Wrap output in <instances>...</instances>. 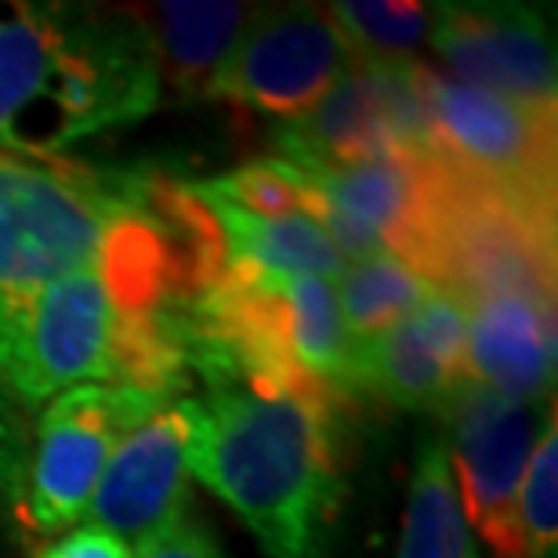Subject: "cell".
<instances>
[{
	"instance_id": "1",
	"label": "cell",
	"mask_w": 558,
	"mask_h": 558,
	"mask_svg": "<svg viewBox=\"0 0 558 558\" xmlns=\"http://www.w3.org/2000/svg\"><path fill=\"white\" fill-rule=\"evenodd\" d=\"M341 407L236 377L189 399L185 468L236 511L265 558H327L341 505Z\"/></svg>"
},
{
	"instance_id": "2",
	"label": "cell",
	"mask_w": 558,
	"mask_h": 558,
	"mask_svg": "<svg viewBox=\"0 0 558 558\" xmlns=\"http://www.w3.org/2000/svg\"><path fill=\"white\" fill-rule=\"evenodd\" d=\"M163 73L138 15L22 4L0 15V149L59 160L160 106Z\"/></svg>"
},
{
	"instance_id": "3",
	"label": "cell",
	"mask_w": 558,
	"mask_h": 558,
	"mask_svg": "<svg viewBox=\"0 0 558 558\" xmlns=\"http://www.w3.org/2000/svg\"><path fill=\"white\" fill-rule=\"evenodd\" d=\"M0 385L22 410L76 385H131L171 399L189 385L185 312H138L106 265L0 290Z\"/></svg>"
},
{
	"instance_id": "4",
	"label": "cell",
	"mask_w": 558,
	"mask_h": 558,
	"mask_svg": "<svg viewBox=\"0 0 558 558\" xmlns=\"http://www.w3.org/2000/svg\"><path fill=\"white\" fill-rule=\"evenodd\" d=\"M163 178L0 153V290L109 265L160 218Z\"/></svg>"
},
{
	"instance_id": "5",
	"label": "cell",
	"mask_w": 558,
	"mask_h": 558,
	"mask_svg": "<svg viewBox=\"0 0 558 558\" xmlns=\"http://www.w3.org/2000/svg\"><path fill=\"white\" fill-rule=\"evenodd\" d=\"M439 163L414 272L464 305L497 294L555 298V204Z\"/></svg>"
},
{
	"instance_id": "6",
	"label": "cell",
	"mask_w": 558,
	"mask_h": 558,
	"mask_svg": "<svg viewBox=\"0 0 558 558\" xmlns=\"http://www.w3.org/2000/svg\"><path fill=\"white\" fill-rule=\"evenodd\" d=\"M163 407V396L131 385H76L54 396L29 435V461L15 511L19 526L54 537L84 519L117 442Z\"/></svg>"
},
{
	"instance_id": "7",
	"label": "cell",
	"mask_w": 558,
	"mask_h": 558,
	"mask_svg": "<svg viewBox=\"0 0 558 558\" xmlns=\"http://www.w3.org/2000/svg\"><path fill=\"white\" fill-rule=\"evenodd\" d=\"M279 160L349 167L385 153H432L421 62H355L308 113L276 131Z\"/></svg>"
},
{
	"instance_id": "8",
	"label": "cell",
	"mask_w": 558,
	"mask_h": 558,
	"mask_svg": "<svg viewBox=\"0 0 558 558\" xmlns=\"http://www.w3.org/2000/svg\"><path fill=\"white\" fill-rule=\"evenodd\" d=\"M439 414L450 424L446 453L457 468L461 511L497 558H515V500L530 457L555 417L548 403H519L486 392L472 381H457Z\"/></svg>"
},
{
	"instance_id": "9",
	"label": "cell",
	"mask_w": 558,
	"mask_h": 558,
	"mask_svg": "<svg viewBox=\"0 0 558 558\" xmlns=\"http://www.w3.org/2000/svg\"><path fill=\"white\" fill-rule=\"evenodd\" d=\"M432 153L508 193L555 204V113L421 65Z\"/></svg>"
},
{
	"instance_id": "10",
	"label": "cell",
	"mask_w": 558,
	"mask_h": 558,
	"mask_svg": "<svg viewBox=\"0 0 558 558\" xmlns=\"http://www.w3.org/2000/svg\"><path fill=\"white\" fill-rule=\"evenodd\" d=\"M355 65V54L319 8L254 11L207 95L294 120L308 113Z\"/></svg>"
},
{
	"instance_id": "11",
	"label": "cell",
	"mask_w": 558,
	"mask_h": 558,
	"mask_svg": "<svg viewBox=\"0 0 558 558\" xmlns=\"http://www.w3.org/2000/svg\"><path fill=\"white\" fill-rule=\"evenodd\" d=\"M432 11V48L453 81L555 113V44L537 8L439 4Z\"/></svg>"
},
{
	"instance_id": "12",
	"label": "cell",
	"mask_w": 558,
	"mask_h": 558,
	"mask_svg": "<svg viewBox=\"0 0 558 558\" xmlns=\"http://www.w3.org/2000/svg\"><path fill=\"white\" fill-rule=\"evenodd\" d=\"M189 399L163 407L109 453L87 500V526L124 541L131 551L185 515L189 500Z\"/></svg>"
},
{
	"instance_id": "13",
	"label": "cell",
	"mask_w": 558,
	"mask_h": 558,
	"mask_svg": "<svg viewBox=\"0 0 558 558\" xmlns=\"http://www.w3.org/2000/svg\"><path fill=\"white\" fill-rule=\"evenodd\" d=\"M464 352L468 305L435 294L396 327L352 341L349 392H371L403 410H442L464 377Z\"/></svg>"
},
{
	"instance_id": "14",
	"label": "cell",
	"mask_w": 558,
	"mask_h": 558,
	"mask_svg": "<svg viewBox=\"0 0 558 558\" xmlns=\"http://www.w3.org/2000/svg\"><path fill=\"white\" fill-rule=\"evenodd\" d=\"M298 171L319 189L327 204L374 232L392 258L414 269L435 204V178H439L435 153H385L349 167H298Z\"/></svg>"
},
{
	"instance_id": "15",
	"label": "cell",
	"mask_w": 558,
	"mask_h": 558,
	"mask_svg": "<svg viewBox=\"0 0 558 558\" xmlns=\"http://www.w3.org/2000/svg\"><path fill=\"white\" fill-rule=\"evenodd\" d=\"M464 381L519 403H544L555 385V298L497 294L468 308Z\"/></svg>"
},
{
	"instance_id": "16",
	"label": "cell",
	"mask_w": 558,
	"mask_h": 558,
	"mask_svg": "<svg viewBox=\"0 0 558 558\" xmlns=\"http://www.w3.org/2000/svg\"><path fill=\"white\" fill-rule=\"evenodd\" d=\"M196 193L221 232L229 265H243V269L265 276L327 279V283L341 279L349 269L341 254L333 251L330 236L312 218H258L226 204V199L207 196L199 185Z\"/></svg>"
},
{
	"instance_id": "17",
	"label": "cell",
	"mask_w": 558,
	"mask_h": 558,
	"mask_svg": "<svg viewBox=\"0 0 558 558\" xmlns=\"http://www.w3.org/2000/svg\"><path fill=\"white\" fill-rule=\"evenodd\" d=\"M142 22L153 37L160 73H171V81L189 95H207L210 76L247 29L251 8L171 0V4H156L153 15Z\"/></svg>"
},
{
	"instance_id": "18",
	"label": "cell",
	"mask_w": 558,
	"mask_h": 558,
	"mask_svg": "<svg viewBox=\"0 0 558 558\" xmlns=\"http://www.w3.org/2000/svg\"><path fill=\"white\" fill-rule=\"evenodd\" d=\"M396 558H483L475 533L461 511L442 435H424L417 442L403 537H399Z\"/></svg>"
},
{
	"instance_id": "19",
	"label": "cell",
	"mask_w": 558,
	"mask_h": 558,
	"mask_svg": "<svg viewBox=\"0 0 558 558\" xmlns=\"http://www.w3.org/2000/svg\"><path fill=\"white\" fill-rule=\"evenodd\" d=\"M338 283L341 287L333 290H338L341 319L352 341L374 338V333L396 327L407 316H414L424 301L442 294V290H435L428 279L417 276L407 262L392 258V254L349 265Z\"/></svg>"
},
{
	"instance_id": "20",
	"label": "cell",
	"mask_w": 558,
	"mask_h": 558,
	"mask_svg": "<svg viewBox=\"0 0 558 558\" xmlns=\"http://www.w3.org/2000/svg\"><path fill=\"white\" fill-rule=\"evenodd\" d=\"M435 11L410 0H344L330 8V22L349 44L355 62H414L428 40Z\"/></svg>"
},
{
	"instance_id": "21",
	"label": "cell",
	"mask_w": 558,
	"mask_h": 558,
	"mask_svg": "<svg viewBox=\"0 0 558 558\" xmlns=\"http://www.w3.org/2000/svg\"><path fill=\"white\" fill-rule=\"evenodd\" d=\"M207 196L247 210L258 218H312L316 221L319 193L298 167L287 160H254L236 171L199 185Z\"/></svg>"
},
{
	"instance_id": "22",
	"label": "cell",
	"mask_w": 558,
	"mask_h": 558,
	"mask_svg": "<svg viewBox=\"0 0 558 558\" xmlns=\"http://www.w3.org/2000/svg\"><path fill=\"white\" fill-rule=\"evenodd\" d=\"M515 558H558V424L544 428L515 500Z\"/></svg>"
},
{
	"instance_id": "23",
	"label": "cell",
	"mask_w": 558,
	"mask_h": 558,
	"mask_svg": "<svg viewBox=\"0 0 558 558\" xmlns=\"http://www.w3.org/2000/svg\"><path fill=\"white\" fill-rule=\"evenodd\" d=\"M26 461H29L26 410H22L15 399L8 396V388L0 385V526L15 519V511H19Z\"/></svg>"
},
{
	"instance_id": "24",
	"label": "cell",
	"mask_w": 558,
	"mask_h": 558,
	"mask_svg": "<svg viewBox=\"0 0 558 558\" xmlns=\"http://www.w3.org/2000/svg\"><path fill=\"white\" fill-rule=\"evenodd\" d=\"M135 558H226V551L218 548V541L210 537L204 522H196L185 511L163 533H156L149 544H142Z\"/></svg>"
},
{
	"instance_id": "25",
	"label": "cell",
	"mask_w": 558,
	"mask_h": 558,
	"mask_svg": "<svg viewBox=\"0 0 558 558\" xmlns=\"http://www.w3.org/2000/svg\"><path fill=\"white\" fill-rule=\"evenodd\" d=\"M37 558H135V551L124 541H117L113 533L84 522V526L65 530L54 541L40 544Z\"/></svg>"
}]
</instances>
